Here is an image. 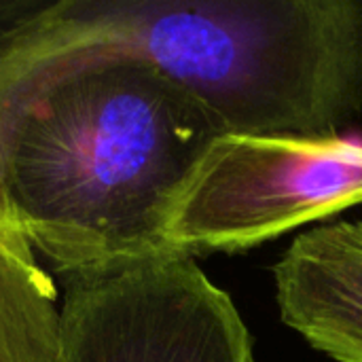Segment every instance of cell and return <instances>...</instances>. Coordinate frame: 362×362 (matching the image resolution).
I'll list each match as a JSON object with an SVG mask.
<instances>
[{"label":"cell","mask_w":362,"mask_h":362,"mask_svg":"<svg viewBox=\"0 0 362 362\" xmlns=\"http://www.w3.org/2000/svg\"><path fill=\"white\" fill-rule=\"evenodd\" d=\"M218 136L180 87L89 42L57 0L0 70V206L57 272L165 252L176 202Z\"/></svg>","instance_id":"cell-1"},{"label":"cell","mask_w":362,"mask_h":362,"mask_svg":"<svg viewBox=\"0 0 362 362\" xmlns=\"http://www.w3.org/2000/svg\"><path fill=\"white\" fill-rule=\"evenodd\" d=\"M76 30L151 64L221 136L325 138L362 110V2L70 0Z\"/></svg>","instance_id":"cell-2"},{"label":"cell","mask_w":362,"mask_h":362,"mask_svg":"<svg viewBox=\"0 0 362 362\" xmlns=\"http://www.w3.org/2000/svg\"><path fill=\"white\" fill-rule=\"evenodd\" d=\"M356 206L361 140L218 136L182 189L165 242L189 257L238 252Z\"/></svg>","instance_id":"cell-3"},{"label":"cell","mask_w":362,"mask_h":362,"mask_svg":"<svg viewBox=\"0 0 362 362\" xmlns=\"http://www.w3.org/2000/svg\"><path fill=\"white\" fill-rule=\"evenodd\" d=\"M59 276L55 362H255L231 297L189 255L165 250Z\"/></svg>","instance_id":"cell-4"},{"label":"cell","mask_w":362,"mask_h":362,"mask_svg":"<svg viewBox=\"0 0 362 362\" xmlns=\"http://www.w3.org/2000/svg\"><path fill=\"white\" fill-rule=\"evenodd\" d=\"M274 280L288 329L333 361L362 362V223H327L299 235Z\"/></svg>","instance_id":"cell-5"},{"label":"cell","mask_w":362,"mask_h":362,"mask_svg":"<svg viewBox=\"0 0 362 362\" xmlns=\"http://www.w3.org/2000/svg\"><path fill=\"white\" fill-rule=\"evenodd\" d=\"M59 301L23 238H0V362H55Z\"/></svg>","instance_id":"cell-6"},{"label":"cell","mask_w":362,"mask_h":362,"mask_svg":"<svg viewBox=\"0 0 362 362\" xmlns=\"http://www.w3.org/2000/svg\"><path fill=\"white\" fill-rule=\"evenodd\" d=\"M51 2L40 0H0V34L15 30L49 8Z\"/></svg>","instance_id":"cell-7"},{"label":"cell","mask_w":362,"mask_h":362,"mask_svg":"<svg viewBox=\"0 0 362 362\" xmlns=\"http://www.w3.org/2000/svg\"><path fill=\"white\" fill-rule=\"evenodd\" d=\"M0 238H23V235L8 223V218H6L2 206H0ZM23 240H25V238H23Z\"/></svg>","instance_id":"cell-8"}]
</instances>
